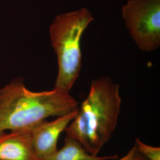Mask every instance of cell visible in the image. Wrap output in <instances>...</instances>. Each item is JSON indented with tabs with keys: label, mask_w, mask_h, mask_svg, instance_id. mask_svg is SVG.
<instances>
[{
	"label": "cell",
	"mask_w": 160,
	"mask_h": 160,
	"mask_svg": "<svg viewBox=\"0 0 160 160\" xmlns=\"http://www.w3.org/2000/svg\"><path fill=\"white\" fill-rule=\"evenodd\" d=\"M121 104L118 84L107 77L92 80L87 97L65 130L66 137L97 155L114 133Z\"/></svg>",
	"instance_id": "cell-1"
},
{
	"label": "cell",
	"mask_w": 160,
	"mask_h": 160,
	"mask_svg": "<svg viewBox=\"0 0 160 160\" xmlns=\"http://www.w3.org/2000/svg\"><path fill=\"white\" fill-rule=\"evenodd\" d=\"M78 106L68 92H32L14 79L0 88V131H31L47 118L68 114Z\"/></svg>",
	"instance_id": "cell-2"
},
{
	"label": "cell",
	"mask_w": 160,
	"mask_h": 160,
	"mask_svg": "<svg viewBox=\"0 0 160 160\" xmlns=\"http://www.w3.org/2000/svg\"><path fill=\"white\" fill-rule=\"evenodd\" d=\"M94 18L86 8L58 16L49 28L58 70L53 88L68 92L78 78L82 65L81 40Z\"/></svg>",
	"instance_id": "cell-3"
},
{
	"label": "cell",
	"mask_w": 160,
	"mask_h": 160,
	"mask_svg": "<svg viewBox=\"0 0 160 160\" xmlns=\"http://www.w3.org/2000/svg\"><path fill=\"white\" fill-rule=\"evenodd\" d=\"M122 17L132 39L142 51L160 45V0H129L122 7Z\"/></svg>",
	"instance_id": "cell-4"
},
{
	"label": "cell",
	"mask_w": 160,
	"mask_h": 160,
	"mask_svg": "<svg viewBox=\"0 0 160 160\" xmlns=\"http://www.w3.org/2000/svg\"><path fill=\"white\" fill-rule=\"evenodd\" d=\"M77 110L57 117L52 121L45 120L30 131L33 148L38 159L45 158L57 151L59 136L74 118Z\"/></svg>",
	"instance_id": "cell-5"
},
{
	"label": "cell",
	"mask_w": 160,
	"mask_h": 160,
	"mask_svg": "<svg viewBox=\"0 0 160 160\" xmlns=\"http://www.w3.org/2000/svg\"><path fill=\"white\" fill-rule=\"evenodd\" d=\"M30 131H12L0 135V160H37Z\"/></svg>",
	"instance_id": "cell-6"
},
{
	"label": "cell",
	"mask_w": 160,
	"mask_h": 160,
	"mask_svg": "<svg viewBox=\"0 0 160 160\" xmlns=\"http://www.w3.org/2000/svg\"><path fill=\"white\" fill-rule=\"evenodd\" d=\"M118 158L117 155L100 157L91 154L77 141L66 137L61 148L49 157L37 160H113Z\"/></svg>",
	"instance_id": "cell-7"
},
{
	"label": "cell",
	"mask_w": 160,
	"mask_h": 160,
	"mask_svg": "<svg viewBox=\"0 0 160 160\" xmlns=\"http://www.w3.org/2000/svg\"><path fill=\"white\" fill-rule=\"evenodd\" d=\"M138 150L148 160H160V148L149 145L138 138L135 144Z\"/></svg>",
	"instance_id": "cell-8"
},
{
	"label": "cell",
	"mask_w": 160,
	"mask_h": 160,
	"mask_svg": "<svg viewBox=\"0 0 160 160\" xmlns=\"http://www.w3.org/2000/svg\"><path fill=\"white\" fill-rule=\"evenodd\" d=\"M118 160H148L138 150L136 145H133L125 156Z\"/></svg>",
	"instance_id": "cell-9"
},
{
	"label": "cell",
	"mask_w": 160,
	"mask_h": 160,
	"mask_svg": "<svg viewBox=\"0 0 160 160\" xmlns=\"http://www.w3.org/2000/svg\"><path fill=\"white\" fill-rule=\"evenodd\" d=\"M3 132H1V131H0V135H1V133H3Z\"/></svg>",
	"instance_id": "cell-10"
}]
</instances>
